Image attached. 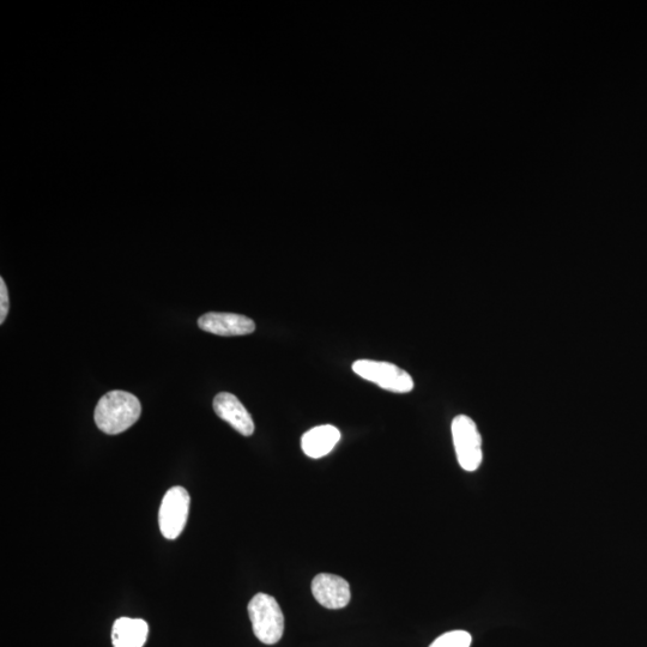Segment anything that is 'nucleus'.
<instances>
[{
    "label": "nucleus",
    "mask_w": 647,
    "mask_h": 647,
    "mask_svg": "<svg viewBox=\"0 0 647 647\" xmlns=\"http://www.w3.org/2000/svg\"><path fill=\"white\" fill-rule=\"evenodd\" d=\"M142 414L139 399L130 392L111 391L96 405L94 419L100 431L117 435L128 431Z\"/></svg>",
    "instance_id": "1"
},
{
    "label": "nucleus",
    "mask_w": 647,
    "mask_h": 647,
    "mask_svg": "<svg viewBox=\"0 0 647 647\" xmlns=\"http://www.w3.org/2000/svg\"><path fill=\"white\" fill-rule=\"evenodd\" d=\"M199 328L217 336H245L256 330L252 319L235 313L209 312L198 320Z\"/></svg>",
    "instance_id": "7"
},
{
    "label": "nucleus",
    "mask_w": 647,
    "mask_h": 647,
    "mask_svg": "<svg viewBox=\"0 0 647 647\" xmlns=\"http://www.w3.org/2000/svg\"><path fill=\"white\" fill-rule=\"evenodd\" d=\"M312 592L320 606L334 610L347 607L352 598L347 580L329 573L313 579Z\"/></svg>",
    "instance_id": "6"
},
{
    "label": "nucleus",
    "mask_w": 647,
    "mask_h": 647,
    "mask_svg": "<svg viewBox=\"0 0 647 647\" xmlns=\"http://www.w3.org/2000/svg\"><path fill=\"white\" fill-rule=\"evenodd\" d=\"M340 440L341 432L335 426H318L302 435L301 447L306 456L318 459L328 456Z\"/></svg>",
    "instance_id": "9"
},
{
    "label": "nucleus",
    "mask_w": 647,
    "mask_h": 647,
    "mask_svg": "<svg viewBox=\"0 0 647 647\" xmlns=\"http://www.w3.org/2000/svg\"><path fill=\"white\" fill-rule=\"evenodd\" d=\"M214 410L217 416L231 425L244 437L255 433V422L252 416L232 393L221 392L214 398Z\"/></svg>",
    "instance_id": "8"
},
{
    "label": "nucleus",
    "mask_w": 647,
    "mask_h": 647,
    "mask_svg": "<svg viewBox=\"0 0 647 647\" xmlns=\"http://www.w3.org/2000/svg\"><path fill=\"white\" fill-rule=\"evenodd\" d=\"M353 371L386 391L408 393L414 389L410 374L389 362L358 360L354 362Z\"/></svg>",
    "instance_id": "4"
},
{
    "label": "nucleus",
    "mask_w": 647,
    "mask_h": 647,
    "mask_svg": "<svg viewBox=\"0 0 647 647\" xmlns=\"http://www.w3.org/2000/svg\"><path fill=\"white\" fill-rule=\"evenodd\" d=\"M191 498L183 487H173L162 499L159 525L163 537L175 540L184 531L189 518Z\"/></svg>",
    "instance_id": "5"
},
{
    "label": "nucleus",
    "mask_w": 647,
    "mask_h": 647,
    "mask_svg": "<svg viewBox=\"0 0 647 647\" xmlns=\"http://www.w3.org/2000/svg\"><path fill=\"white\" fill-rule=\"evenodd\" d=\"M149 626L142 619L120 618L114 622L112 643L114 647H143L147 643Z\"/></svg>",
    "instance_id": "10"
},
{
    "label": "nucleus",
    "mask_w": 647,
    "mask_h": 647,
    "mask_svg": "<svg viewBox=\"0 0 647 647\" xmlns=\"http://www.w3.org/2000/svg\"><path fill=\"white\" fill-rule=\"evenodd\" d=\"M10 307L9 293L8 288L2 278L0 280V324L5 322L6 316H8Z\"/></svg>",
    "instance_id": "12"
},
{
    "label": "nucleus",
    "mask_w": 647,
    "mask_h": 647,
    "mask_svg": "<svg viewBox=\"0 0 647 647\" xmlns=\"http://www.w3.org/2000/svg\"><path fill=\"white\" fill-rule=\"evenodd\" d=\"M253 633L259 642L274 645L284 633V615L280 604L268 594H257L249 603Z\"/></svg>",
    "instance_id": "2"
},
{
    "label": "nucleus",
    "mask_w": 647,
    "mask_h": 647,
    "mask_svg": "<svg viewBox=\"0 0 647 647\" xmlns=\"http://www.w3.org/2000/svg\"><path fill=\"white\" fill-rule=\"evenodd\" d=\"M452 438L459 465L474 473L481 467L482 438L476 423L469 416L459 415L452 421Z\"/></svg>",
    "instance_id": "3"
},
{
    "label": "nucleus",
    "mask_w": 647,
    "mask_h": 647,
    "mask_svg": "<svg viewBox=\"0 0 647 647\" xmlns=\"http://www.w3.org/2000/svg\"><path fill=\"white\" fill-rule=\"evenodd\" d=\"M473 637L467 631H451L435 639L429 647H470Z\"/></svg>",
    "instance_id": "11"
}]
</instances>
